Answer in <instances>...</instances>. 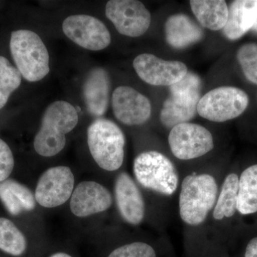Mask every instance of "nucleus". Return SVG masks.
Segmentation results:
<instances>
[{
    "label": "nucleus",
    "mask_w": 257,
    "mask_h": 257,
    "mask_svg": "<svg viewBox=\"0 0 257 257\" xmlns=\"http://www.w3.org/2000/svg\"><path fill=\"white\" fill-rule=\"evenodd\" d=\"M165 33L167 44L177 50L187 48L198 43L204 35L202 27L184 14L173 15L167 19Z\"/></svg>",
    "instance_id": "obj_17"
},
{
    "label": "nucleus",
    "mask_w": 257,
    "mask_h": 257,
    "mask_svg": "<svg viewBox=\"0 0 257 257\" xmlns=\"http://www.w3.org/2000/svg\"><path fill=\"white\" fill-rule=\"evenodd\" d=\"M248 102L247 94L239 88L218 87L201 98L197 113L209 121L224 122L243 114Z\"/></svg>",
    "instance_id": "obj_7"
},
{
    "label": "nucleus",
    "mask_w": 257,
    "mask_h": 257,
    "mask_svg": "<svg viewBox=\"0 0 257 257\" xmlns=\"http://www.w3.org/2000/svg\"><path fill=\"white\" fill-rule=\"evenodd\" d=\"M14 157L9 146L0 139V182H4L13 172Z\"/></svg>",
    "instance_id": "obj_27"
},
{
    "label": "nucleus",
    "mask_w": 257,
    "mask_h": 257,
    "mask_svg": "<svg viewBox=\"0 0 257 257\" xmlns=\"http://www.w3.org/2000/svg\"><path fill=\"white\" fill-rule=\"evenodd\" d=\"M111 104L115 117L128 126L145 124L151 116L150 101L133 87L116 88L111 96Z\"/></svg>",
    "instance_id": "obj_13"
},
{
    "label": "nucleus",
    "mask_w": 257,
    "mask_h": 257,
    "mask_svg": "<svg viewBox=\"0 0 257 257\" xmlns=\"http://www.w3.org/2000/svg\"><path fill=\"white\" fill-rule=\"evenodd\" d=\"M22 82V74L10 64L8 59L0 56V109L8 102L12 93Z\"/></svg>",
    "instance_id": "obj_24"
},
{
    "label": "nucleus",
    "mask_w": 257,
    "mask_h": 257,
    "mask_svg": "<svg viewBox=\"0 0 257 257\" xmlns=\"http://www.w3.org/2000/svg\"><path fill=\"white\" fill-rule=\"evenodd\" d=\"M251 31L254 32V33L257 34V20L256 22H255L254 25L252 27V28L251 29Z\"/></svg>",
    "instance_id": "obj_30"
},
{
    "label": "nucleus",
    "mask_w": 257,
    "mask_h": 257,
    "mask_svg": "<svg viewBox=\"0 0 257 257\" xmlns=\"http://www.w3.org/2000/svg\"><path fill=\"white\" fill-rule=\"evenodd\" d=\"M133 67L140 79L154 86H170L188 73L186 64L179 61L162 60L152 54L138 55Z\"/></svg>",
    "instance_id": "obj_12"
},
{
    "label": "nucleus",
    "mask_w": 257,
    "mask_h": 257,
    "mask_svg": "<svg viewBox=\"0 0 257 257\" xmlns=\"http://www.w3.org/2000/svg\"><path fill=\"white\" fill-rule=\"evenodd\" d=\"M237 211L243 215L257 211V165L246 169L239 179Z\"/></svg>",
    "instance_id": "obj_21"
},
{
    "label": "nucleus",
    "mask_w": 257,
    "mask_h": 257,
    "mask_svg": "<svg viewBox=\"0 0 257 257\" xmlns=\"http://www.w3.org/2000/svg\"><path fill=\"white\" fill-rule=\"evenodd\" d=\"M133 170L137 180L143 187L163 195H172L178 187V173L175 165L160 152L140 154L134 161Z\"/></svg>",
    "instance_id": "obj_6"
},
{
    "label": "nucleus",
    "mask_w": 257,
    "mask_h": 257,
    "mask_svg": "<svg viewBox=\"0 0 257 257\" xmlns=\"http://www.w3.org/2000/svg\"><path fill=\"white\" fill-rule=\"evenodd\" d=\"M10 51L22 76L29 82H38L50 72V55L42 39L35 32H13Z\"/></svg>",
    "instance_id": "obj_3"
},
{
    "label": "nucleus",
    "mask_w": 257,
    "mask_h": 257,
    "mask_svg": "<svg viewBox=\"0 0 257 257\" xmlns=\"http://www.w3.org/2000/svg\"><path fill=\"white\" fill-rule=\"evenodd\" d=\"M110 79L107 72L101 67L93 69L88 74L83 85V95L87 110L93 116H103L109 106Z\"/></svg>",
    "instance_id": "obj_16"
},
{
    "label": "nucleus",
    "mask_w": 257,
    "mask_h": 257,
    "mask_svg": "<svg viewBox=\"0 0 257 257\" xmlns=\"http://www.w3.org/2000/svg\"><path fill=\"white\" fill-rule=\"evenodd\" d=\"M245 257H257V237L248 242L245 251Z\"/></svg>",
    "instance_id": "obj_28"
},
{
    "label": "nucleus",
    "mask_w": 257,
    "mask_h": 257,
    "mask_svg": "<svg viewBox=\"0 0 257 257\" xmlns=\"http://www.w3.org/2000/svg\"><path fill=\"white\" fill-rule=\"evenodd\" d=\"M193 14L204 28L217 31L222 30L228 20L229 8L223 0H192Z\"/></svg>",
    "instance_id": "obj_19"
},
{
    "label": "nucleus",
    "mask_w": 257,
    "mask_h": 257,
    "mask_svg": "<svg viewBox=\"0 0 257 257\" xmlns=\"http://www.w3.org/2000/svg\"><path fill=\"white\" fill-rule=\"evenodd\" d=\"M105 14L117 32L124 36H142L151 24L150 11L137 0H111L106 3Z\"/></svg>",
    "instance_id": "obj_9"
},
{
    "label": "nucleus",
    "mask_w": 257,
    "mask_h": 257,
    "mask_svg": "<svg viewBox=\"0 0 257 257\" xmlns=\"http://www.w3.org/2000/svg\"><path fill=\"white\" fill-rule=\"evenodd\" d=\"M62 30L69 40L87 50H102L110 45L108 29L102 22L90 15L68 17L64 20Z\"/></svg>",
    "instance_id": "obj_10"
},
{
    "label": "nucleus",
    "mask_w": 257,
    "mask_h": 257,
    "mask_svg": "<svg viewBox=\"0 0 257 257\" xmlns=\"http://www.w3.org/2000/svg\"><path fill=\"white\" fill-rule=\"evenodd\" d=\"M218 187L215 179L207 174L188 175L179 194V214L187 224H202L216 204Z\"/></svg>",
    "instance_id": "obj_2"
},
{
    "label": "nucleus",
    "mask_w": 257,
    "mask_h": 257,
    "mask_svg": "<svg viewBox=\"0 0 257 257\" xmlns=\"http://www.w3.org/2000/svg\"><path fill=\"white\" fill-rule=\"evenodd\" d=\"M112 204L110 192L92 181L81 182L72 193L70 209L78 217H86L107 210Z\"/></svg>",
    "instance_id": "obj_14"
},
{
    "label": "nucleus",
    "mask_w": 257,
    "mask_h": 257,
    "mask_svg": "<svg viewBox=\"0 0 257 257\" xmlns=\"http://www.w3.org/2000/svg\"><path fill=\"white\" fill-rule=\"evenodd\" d=\"M239 177L236 174H230L224 179L220 194L213 211L216 220L229 218L237 211Z\"/></svg>",
    "instance_id": "obj_22"
},
{
    "label": "nucleus",
    "mask_w": 257,
    "mask_h": 257,
    "mask_svg": "<svg viewBox=\"0 0 257 257\" xmlns=\"http://www.w3.org/2000/svg\"><path fill=\"white\" fill-rule=\"evenodd\" d=\"M50 257H72L70 255L67 254V253H63V252H58L54 253L52 256Z\"/></svg>",
    "instance_id": "obj_29"
},
{
    "label": "nucleus",
    "mask_w": 257,
    "mask_h": 257,
    "mask_svg": "<svg viewBox=\"0 0 257 257\" xmlns=\"http://www.w3.org/2000/svg\"><path fill=\"white\" fill-rule=\"evenodd\" d=\"M236 57L246 79L257 84V44H244L238 50Z\"/></svg>",
    "instance_id": "obj_25"
},
{
    "label": "nucleus",
    "mask_w": 257,
    "mask_h": 257,
    "mask_svg": "<svg viewBox=\"0 0 257 257\" xmlns=\"http://www.w3.org/2000/svg\"><path fill=\"white\" fill-rule=\"evenodd\" d=\"M108 257H157V253L148 243L134 242L116 248Z\"/></svg>",
    "instance_id": "obj_26"
},
{
    "label": "nucleus",
    "mask_w": 257,
    "mask_h": 257,
    "mask_svg": "<svg viewBox=\"0 0 257 257\" xmlns=\"http://www.w3.org/2000/svg\"><path fill=\"white\" fill-rule=\"evenodd\" d=\"M0 199L13 215H18L24 211L33 210L36 206V199L31 191L11 179L0 184Z\"/></svg>",
    "instance_id": "obj_20"
},
{
    "label": "nucleus",
    "mask_w": 257,
    "mask_h": 257,
    "mask_svg": "<svg viewBox=\"0 0 257 257\" xmlns=\"http://www.w3.org/2000/svg\"><path fill=\"white\" fill-rule=\"evenodd\" d=\"M74 185V175L69 167H52L44 172L39 179L35 199L42 207H59L72 197Z\"/></svg>",
    "instance_id": "obj_11"
},
{
    "label": "nucleus",
    "mask_w": 257,
    "mask_h": 257,
    "mask_svg": "<svg viewBox=\"0 0 257 257\" xmlns=\"http://www.w3.org/2000/svg\"><path fill=\"white\" fill-rule=\"evenodd\" d=\"M202 82L197 74L188 72L182 80L170 87V95L164 101L160 121L167 128L189 122L197 113Z\"/></svg>",
    "instance_id": "obj_5"
},
{
    "label": "nucleus",
    "mask_w": 257,
    "mask_h": 257,
    "mask_svg": "<svg viewBox=\"0 0 257 257\" xmlns=\"http://www.w3.org/2000/svg\"><path fill=\"white\" fill-rule=\"evenodd\" d=\"M115 197L121 217L130 224L138 225L145 217L143 194L128 174H119L115 182Z\"/></svg>",
    "instance_id": "obj_15"
},
{
    "label": "nucleus",
    "mask_w": 257,
    "mask_h": 257,
    "mask_svg": "<svg viewBox=\"0 0 257 257\" xmlns=\"http://www.w3.org/2000/svg\"><path fill=\"white\" fill-rule=\"evenodd\" d=\"M77 109L70 103L56 101L47 108L34 141L35 151L42 157L55 156L66 145V135L77 126Z\"/></svg>",
    "instance_id": "obj_1"
},
{
    "label": "nucleus",
    "mask_w": 257,
    "mask_h": 257,
    "mask_svg": "<svg viewBox=\"0 0 257 257\" xmlns=\"http://www.w3.org/2000/svg\"><path fill=\"white\" fill-rule=\"evenodd\" d=\"M168 141L172 154L182 160L199 158L214 148L210 132L194 123H183L171 128Z\"/></svg>",
    "instance_id": "obj_8"
},
{
    "label": "nucleus",
    "mask_w": 257,
    "mask_h": 257,
    "mask_svg": "<svg viewBox=\"0 0 257 257\" xmlns=\"http://www.w3.org/2000/svg\"><path fill=\"white\" fill-rule=\"evenodd\" d=\"M257 20V0H236L230 5L228 20L222 29L225 37L236 40L251 30Z\"/></svg>",
    "instance_id": "obj_18"
},
{
    "label": "nucleus",
    "mask_w": 257,
    "mask_h": 257,
    "mask_svg": "<svg viewBox=\"0 0 257 257\" xmlns=\"http://www.w3.org/2000/svg\"><path fill=\"white\" fill-rule=\"evenodd\" d=\"M27 248V241L13 221L0 218V249L13 256H20Z\"/></svg>",
    "instance_id": "obj_23"
},
{
    "label": "nucleus",
    "mask_w": 257,
    "mask_h": 257,
    "mask_svg": "<svg viewBox=\"0 0 257 257\" xmlns=\"http://www.w3.org/2000/svg\"><path fill=\"white\" fill-rule=\"evenodd\" d=\"M87 143L91 155L103 170L116 171L122 165L125 137L117 124L99 118L87 130Z\"/></svg>",
    "instance_id": "obj_4"
}]
</instances>
